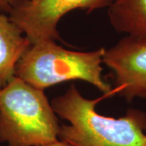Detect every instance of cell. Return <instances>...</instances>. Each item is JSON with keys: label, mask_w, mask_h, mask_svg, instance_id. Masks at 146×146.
Instances as JSON below:
<instances>
[{"label": "cell", "mask_w": 146, "mask_h": 146, "mask_svg": "<svg viewBox=\"0 0 146 146\" xmlns=\"http://www.w3.org/2000/svg\"><path fill=\"white\" fill-rule=\"evenodd\" d=\"M101 98L87 99L75 85L51 102L59 118L69 122L60 127L58 139L72 146H146V114L130 109L118 119L100 115Z\"/></svg>", "instance_id": "cell-1"}, {"label": "cell", "mask_w": 146, "mask_h": 146, "mask_svg": "<svg viewBox=\"0 0 146 146\" xmlns=\"http://www.w3.org/2000/svg\"><path fill=\"white\" fill-rule=\"evenodd\" d=\"M105 50L100 48L88 52L73 51L54 41L30 44L17 60L14 76L42 90L68 80H83L105 97H110L113 88L102 77Z\"/></svg>", "instance_id": "cell-2"}, {"label": "cell", "mask_w": 146, "mask_h": 146, "mask_svg": "<svg viewBox=\"0 0 146 146\" xmlns=\"http://www.w3.org/2000/svg\"><path fill=\"white\" fill-rule=\"evenodd\" d=\"M60 127L44 90L15 76L0 89V142L46 145L59 140Z\"/></svg>", "instance_id": "cell-3"}, {"label": "cell", "mask_w": 146, "mask_h": 146, "mask_svg": "<svg viewBox=\"0 0 146 146\" xmlns=\"http://www.w3.org/2000/svg\"><path fill=\"white\" fill-rule=\"evenodd\" d=\"M114 0H16L8 17L31 44L61 41L58 24L76 9L88 12L109 7Z\"/></svg>", "instance_id": "cell-4"}, {"label": "cell", "mask_w": 146, "mask_h": 146, "mask_svg": "<svg viewBox=\"0 0 146 146\" xmlns=\"http://www.w3.org/2000/svg\"><path fill=\"white\" fill-rule=\"evenodd\" d=\"M103 63L114 73V94L127 101L146 99V37L121 39L105 50Z\"/></svg>", "instance_id": "cell-5"}, {"label": "cell", "mask_w": 146, "mask_h": 146, "mask_svg": "<svg viewBox=\"0 0 146 146\" xmlns=\"http://www.w3.org/2000/svg\"><path fill=\"white\" fill-rule=\"evenodd\" d=\"M30 44L8 16L0 14V89L14 76L16 62Z\"/></svg>", "instance_id": "cell-6"}, {"label": "cell", "mask_w": 146, "mask_h": 146, "mask_svg": "<svg viewBox=\"0 0 146 146\" xmlns=\"http://www.w3.org/2000/svg\"><path fill=\"white\" fill-rule=\"evenodd\" d=\"M108 16L117 33L146 37V0H114Z\"/></svg>", "instance_id": "cell-7"}, {"label": "cell", "mask_w": 146, "mask_h": 146, "mask_svg": "<svg viewBox=\"0 0 146 146\" xmlns=\"http://www.w3.org/2000/svg\"><path fill=\"white\" fill-rule=\"evenodd\" d=\"M16 0H0V11L3 13H9Z\"/></svg>", "instance_id": "cell-8"}, {"label": "cell", "mask_w": 146, "mask_h": 146, "mask_svg": "<svg viewBox=\"0 0 146 146\" xmlns=\"http://www.w3.org/2000/svg\"><path fill=\"white\" fill-rule=\"evenodd\" d=\"M44 146H72V145H70L69 144L66 143V142H64V141H60V140H58L57 141H55V142H54V143H51V144H50V145H44Z\"/></svg>", "instance_id": "cell-9"}]
</instances>
